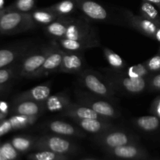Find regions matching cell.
I'll use <instances>...</instances> for the list:
<instances>
[{
  "instance_id": "obj_1",
  "label": "cell",
  "mask_w": 160,
  "mask_h": 160,
  "mask_svg": "<svg viewBox=\"0 0 160 160\" xmlns=\"http://www.w3.org/2000/svg\"><path fill=\"white\" fill-rule=\"evenodd\" d=\"M78 80L88 92L110 102L115 100L117 90L102 73L84 69L78 73Z\"/></svg>"
},
{
  "instance_id": "obj_2",
  "label": "cell",
  "mask_w": 160,
  "mask_h": 160,
  "mask_svg": "<svg viewBox=\"0 0 160 160\" xmlns=\"http://www.w3.org/2000/svg\"><path fill=\"white\" fill-rule=\"evenodd\" d=\"M102 74L115 88L117 92L129 95H138L144 92L148 86V79L133 78L126 76L113 69H102Z\"/></svg>"
},
{
  "instance_id": "obj_3",
  "label": "cell",
  "mask_w": 160,
  "mask_h": 160,
  "mask_svg": "<svg viewBox=\"0 0 160 160\" xmlns=\"http://www.w3.org/2000/svg\"><path fill=\"white\" fill-rule=\"evenodd\" d=\"M75 96L78 103L88 106L93 109L95 112L102 117L112 120L119 118L120 112L110 101L106 98L95 95L90 92L77 90L75 92Z\"/></svg>"
},
{
  "instance_id": "obj_4",
  "label": "cell",
  "mask_w": 160,
  "mask_h": 160,
  "mask_svg": "<svg viewBox=\"0 0 160 160\" xmlns=\"http://www.w3.org/2000/svg\"><path fill=\"white\" fill-rule=\"evenodd\" d=\"M31 13L14 10L5 12L0 16V31L4 33H17L36 28Z\"/></svg>"
},
{
  "instance_id": "obj_5",
  "label": "cell",
  "mask_w": 160,
  "mask_h": 160,
  "mask_svg": "<svg viewBox=\"0 0 160 160\" xmlns=\"http://www.w3.org/2000/svg\"><path fill=\"white\" fill-rule=\"evenodd\" d=\"M65 38L72 40H85V39H98L96 30L90 23L89 19L85 17L78 18L70 17L67 27Z\"/></svg>"
},
{
  "instance_id": "obj_6",
  "label": "cell",
  "mask_w": 160,
  "mask_h": 160,
  "mask_svg": "<svg viewBox=\"0 0 160 160\" xmlns=\"http://www.w3.org/2000/svg\"><path fill=\"white\" fill-rule=\"evenodd\" d=\"M52 48V45L44 46L40 49H34L29 55H26L20 64V74L27 78H34L43 65Z\"/></svg>"
},
{
  "instance_id": "obj_7",
  "label": "cell",
  "mask_w": 160,
  "mask_h": 160,
  "mask_svg": "<svg viewBox=\"0 0 160 160\" xmlns=\"http://www.w3.org/2000/svg\"><path fill=\"white\" fill-rule=\"evenodd\" d=\"M122 14L124 20L130 26L142 33V34H145L147 37L155 39L156 31L160 24L151 21L141 15H135L131 11L128 9H123L122 11Z\"/></svg>"
},
{
  "instance_id": "obj_8",
  "label": "cell",
  "mask_w": 160,
  "mask_h": 160,
  "mask_svg": "<svg viewBox=\"0 0 160 160\" xmlns=\"http://www.w3.org/2000/svg\"><path fill=\"white\" fill-rule=\"evenodd\" d=\"M78 9L84 17L97 22H107L109 20V11L95 0H75Z\"/></svg>"
},
{
  "instance_id": "obj_9",
  "label": "cell",
  "mask_w": 160,
  "mask_h": 160,
  "mask_svg": "<svg viewBox=\"0 0 160 160\" xmlns=\"http://www.w3.org/2000/svg\"><path fill=\"white\" fill-rule=\"evenodd\" d=\"M63 51L62 65L59 72L78 74L84 70V59L83 52Z\"/></svg>"
},
{
  "instance_id": "obj_10",
  "label": "cell",
  "mask_w": 160,
  "mask_h": 160,
  "mask_svg": "<svg viewBox=\"0 0 160 160\" xmlns=\"http://www.w3.org/2000/svg\"><path fill=\"white\" fill-rule=\"evenodd\" d=\"M62 57H63V51L59 47L52 45V48L49 54L48 55L43 65L36 73L34 78H42L52 73L59 72V68L62 65Z\"/></svg>"
},
{
  "instance_id": "obj_11",
  "label": "cell",
  "mask_w": 160,
  "mask_h": 160,
  "mask_svg": "<svg viewBox=\"0 0 160 160\" xmlns=\"http://www.w3.org/2000/svg\"><path fill=\"white\" fill-rule=\"evenodd\" d=\"M52 45L59 47L67 52H83L88 48L100 46L99 39H85V40H72L68 38H60L52 40Z\"/></svg>"
},
{
  "instance_id": "obj_12",
  "label": "cell",
  "mask_w": 160,
  "mask_h": 160,
  "mask_svg": "<svg viewBox=\"0 0 160 160\" xmlns=\"http://www.w3.org/2000/svg\"><path fill=\"white\" fill-rule=\"evenodd\" d=\"M98 140L101 141L106 146L114 148L130 144L132 140V137L126 131L114 130V128H112L106 132L99 134Z\"/></svg>"
},
{
  "instance_id": "obj_13",
  "label": "cell",
  "mask_w": 160,
  "mask_h": 160,
  "mask_svg": "<svg viewBox=\"0 0 160 160\" xmlns=\"http://www.w3.org/2000/svg\"><path fill=\"white\" fill-rule=\"evenodd\" d=\"M37 147L58 154L68 152L72 148L71 142L59 136H45L39 138Z\"/></svg>"
},
{
  "instance_id": "obj_14",
  "label": "cell",
  "mask_w": 160,
  "mask_h": 160,
  "mask_svg": "<svg viewBox=\"0 0 160 160\" xmlns=\"http://www.w3.org/2000/svg\"><path fill=\"white\" fill-rule=\"evenodd\" d=\"M61 115L64 117H70L73 120H81V119H98V120H108V119L102 117L99 114L97 113L93 109H90L88 106L84 105L79 104V103L72 102L65 110L61 112Z\"/></svg>"
},
{
  "instance_id": "obj_15",
  "label": "cell",
  "mask_w": 160,
  "mask_h": 160,
  "mask_svg": "<svg viewBox=\"0 0 160 160\" xmlns=\"http://www.w3.org/2000/svg\"><path fill=\"white\" fill-rule=\"evenodd\" d=\"M78 127L86 132L91 134H102L103 132L114 128L110 121L98 120V119H81L73 120Z\"/></svg>"
},
{
  "instance_id": "obj_16",
  "label": "cell",
  "mask_w": 160,
  "mask_h": 160,
  "mask_svg": "<svg viewBox=\"0 0 160 160\" xmlns=\"http://www.w3.org/2000/svg\"><path fill=\"white\" fill-rule=\"evenodd\" d=\"M51 94V86L49 84L38 85L27 92L22 93L17 98L18 102L23 101H33L44 102Z\"/></svg>"
},
{
  "instance_id": "obj_17",
  "label": "cell",
  "mask_w": 160,
  "mask_h": 160,
  "mask_svg": "<svg viewBox=\"0 0 160 160\" xmlns=\"http://www.w3.org/2000/svg\"><path fill=\"white\" fill-rule=\"evenodd\" d=\"M45 127L48 131L59 135L65 136H82L84 133L70 123H67L62 120H52L48 122Z\"/></svg>"
},
{
  "instance_id": "obj_18",
  "label": "cell",
  "mask_w": 160,
  "mask_h": 160,
  "mask_svg": "<svg viewBox=\"0 0 160 160\" xmlns=\"http://www.w3.org/2000/svg\"><path fill=\"white\" fill-rule=\"evenodd\" d=\"M72 103L67 93L50 95L45 102V111L51 112H62Z\"/></svg>"
},
{
  "instance_id": "obj_19",
  "label": "cell",
  "mask_w": 160,
  "mask_h": 160,
  "mask_svg": "<svg viewBox=\"0 0 160 160\" xmlns=\"http://www.w3.org/2000/svg\"><path fill=\"white\" fill-rule=\"evenodd\" d=\"M45 111V102H37L33 101H23L18 102L15 107L16 115L39 117Z\"/></svg>"
},
{
  "instance_id": "obj_20",
  "label": "cell",
  "mask_w": 160,
  "mask_h": 160,
  "mask_svg": "<svg viewBox=\"0 0 160 160\" xmlns=\"http://www.w3.org/2000/svg\"><path fill=\"white\" fill-rule=\"evenodd\" d=\"M70 17H59L57 20L45 26V33L52 40L65 38Z\"/></svg>"
},
{
  "instance_id": "obj_21",
  "label": "cell",
  "mask_w": 160,
  "mask_h": 160,
  "mask_svg": "<svg viewBox=\"0 0 160 160\" xmlns=\"http://www.w3.org/2000/svg\"><path fill=\"white\" fill-rule=\"evenodd\" d=\"M30 13L36 26H47L59 17L48 7L34 9Z\"/></svg>"
},
{
  "instance_id": "obj_22",
  "label": "cell",
  "mask_w": 160,
  "mask_h": 160,
  "mask_svg": "<svg viewBox=\"0 0 160 160\" xmlns=\"http://www.w3.org/2000/svg\"><path fill=\"white\" fill-rule=\"evenodd\" d=\"M48 8L59 17H70L78 9L75 0H62Z\"/></svg>"
},
{
  "instance_id": "obj_23",
  "label": "cell",
  "mask_w": 160,
  "mask_h": 160,
  "mask_svg": "<svg viewBox=\"0 0 160 160\" xmlns=\"http://www.w3.org/2000/svg\"><path fill=\"white\" fill-rule=\"evenodd\" d=\"M134 124L145 132H152L160 128V119L156 116H144L134 120Z\"/></svg>"
},
{
  "instance_id": "obj_24",
  "label": "cell",
  "mask_w": 160,
  "mask_h": 160,
  "mask_svg": "<svg viewBox=\"0 0 160 160\" xmlns=\"http://www.w3.org/2000/svg\"><path fill=\"white\" fill-rule=\"evenodd\" d=\"M117 71L133 78H146V79H148L149 77L152 74L148 70L145 62L138 64V65L131 66L130 67H127L124 70H117Z\"/></svg>"
},
{
  "instance_id": "obj_25",
  "label": "cell",
  "mask_w": 160,
  "mask_h": 160,
  "mask_svg": "<svg viewBox=\"0 0 160 160\" xmlns=\"http://www.w3.org/2000/svg\"><path fill=\"white\" fill-rule=\"evenodd\" d=\"M103 53H104L105 59H106L112 69L115 70H123L127 68V64L125 61L117 53L112 51L110 48H104Z\"/></svg>"
},
{
  "instance_id": "obj_26",
  "label": "cell",
  "mask_w": 160,
  "mask_h": 160,
  "mask_svg": "<svg viewBox=\"0 0 160 160\" xmlns=\"http://www.w3.org/2000/svg\"><path fill=\"white\" fill-rule=\"evenodd\" d=\"M140 13L141 16L145 18L160 24V13L155 5L148 2L142 1L140 6Z\"/></svg>"
},
{
  "instance_id": "obj_27",
  "label": "cell",
  "mask_w": 160,
  "mask_h": 160,
  "mask_svg": "<svg viewBox=\"0 0 160 160\" xmlns=\"http://www.w3.org/2000/svg\"><path fill=\"white\" fill-rule=\"evenodd\" d=\"M112 149V153L116 156L122 159H134L140 154L139 148L131 144L117 147Z\"/></svg>"
},
{
  "instance_id": "obj_28",
  "label": "cell",
  "mask_w": 160,
  "mask_h": 160,
  "mask_svg": "<svg viewBox=\"0 0 160 160\" xmlns=\"http://www.w3.org/2000/svg\"><path fill=\"white\" fill-rule=\"evenodd\" d=\"M37 0H16L10 6V10L23 13H30L35 9Z\"/></svg>"
},
{
  "instance_id": "obj_29",
  "label": "cell",
  "mask_w": 160,
  "mask_h": 160,
  "mask_svg": "<svg viewBox=\"0 0 160 160\" xmlns=\"http://www.w3.org/2000/svg\"><path fill=\"white\" fill-rule=\"evenodd\" d=\"M20 53L22 52L12 49H0V69L12 63Z\"/></svg>"
},
{
  "instance_id": "obj_30",
  "label": "cell",
  "mask_w": 160,
  "mask_h": 160,
  "mask_svg": "<svg viewBox=\"0 0 160 160\" xmlns=\"http://www.w3.org/2000/svg\"><path fill=\"white\" fill-rule=\"evenodd\" d=\"M11 144L18 151L24 152L31 148L32 145V141L29 138L16 137L12 139Z\"/></svg>"
},
{
  "instance_id": "obj_31",
  "label": "cell",
  "mask_w": 160,
  "mask_h": 160,
  "mask_svg": "<svg viewBox=\"0 0 160 160\" xmlns=\"http://www.w3.org/2000/svg\"><path fill=\"white\" fill-rule=\"evenodd\" d=\"M145 66L152 73L160 72V53L158 52L156 56H152L145 62Z\"/></svg>"
},
{
  "instance_id": "obj_32",
  "label": "cell",
  "mask_w": 160,
  "mask_h": 160,
  "mask_svg": "<svg viewBox=\"0 0 160 160\" xmlns=\"http://www.w3.org/2000/svg\"><path fill=\"white\" fill-rule=\"evenodd\" d=\"M148 89L151 92H160V72L152 73L148 78Z\"/></svg>"
},
{
  "instance_id": "obj_33",
  "label": "cell",
  "mask_w": 160,
  "mask_h": 160,
  "mask_svg": "<svg viewBox=\"0 0 160 160\" xmlns=\"http://www.w3.org/2000/svg\"><path fill=\"white\" fill-rule=\"evenodd\" d=\"M5 156L8 160H14L17 157V149L10 143H5L1 146Z\"/></svg>"
},
{
  "instance_id": "obj_34",
  "label": "cell",
  "mask_w": 160,
  "mask_h": 160,
  "mask_svg": "<svg viewBox=\"0 0 160 160\" xmlns=\"http://www.w3.org/2000/svg\"><path fill=\"white\" fill-rule=\"evenodd\" d=\"M58 159V153L48 150L39 152L34 155V160H56Z\"/></svg>"
},
{
  "instance_id": "obj_35",
  "label": "cell",
  "mask_w": 160,
  "mask_h": 160,
  "mask_svg": "<svg viewBox=\"0 0 160 160\" xmlns=\"http://www.w3.org/2000/svg\"><path fill=\"white\" fill-rule=\"evenodd\" d=\"M150 112L160 119V95L156 97L150 107Z\"/></svg>"
},
{
  "instance_id": "obj_36",
  "label": "cell",
  "mask_w": 160,
  "mask_h": 160,
  "mask_svg": "<svg viewBox=\"0 0 160 160\" xmlns=\"http://www.w3.org/2000/svg\"><path fill=\"white\" fill-rule=\"evenodd\" d=\"M12 71L9 69H0V84L7 82L12 76Z\"/></svg>"
},
{
  "instance_id": "obj_37",
  "label": "cell",
  "mask_w": 160,
  "mask_h": 160,
  "mask_svg": "<svg viewBox=\"0 0 160 160\" xmlns=\"http://www.w3.org/2000/svg\"><path fill=\"white\" fill-rule=\"evenodd\" d=\"M12 125H11L9 120L3 121L2 123H0V137L4 135V134H7V133H9V131H12Z\"/></svg>"
},
{
  "instance_id": "obj_38",
  "label": "cell",
  "mask_w": 160,
  "mask_h": 160,
  "mask_svg": "<svg viewBox=\"0 0 160 160\" xmlns=\"http://www.w3.org/2000/svg\"><path fill=\"white\" fill-rule=\"evenodd\" d=\"M8 109V105L7 103L5 102H0V112L6 113L7 112Z\"/></svg>"
},
{
  "instance_id": "obj_39",
  "label": "cell",
  "mask_w": 160,
  "mask_h": 160,
  "mask_svg": "<svg viewBox=\"0 0 160 160\" xmlns=\"http://www.w3.org/2000/svg\"><path fill=\"white\" fill-rule=\"evenodd\" d=\"M143 1L148 2L152 3V4L155 5V6H156L157 7H159V6H160V0H143Z\"/></svg>"
},
{
  "instance_id": "obj_40",
  "label": "cell",
  "mask_w": 160,
  "mask_h": 160,
  "mask_svg": "<svg viewBox=\"0 0 160 160\" xmlns=\"http://www.w3.org/2000/svg\"><path fill=\"white\" fill-rule=\"evenodd\" d=\"M0 160H8L7 158L5 156L4 153H3L2 150L1 148V146H0Z\"/></svg>"
},
{
  "instance_id": "obj_41",
  "label": "cell",
  "mask_w": 160,
  "mask_h": 160,
  "mask_svg": "<svg viewBox=\"0 0 160 160\" xmlns=\"http://www.w3.org/2000/svg\"><path fill=\"white\" fill-rule=\"evenodd\" d=\"M3 118H4V115H3V112H0V120H1V119H3Z\"/></svg>"
},
{
  "instance_id": "obj_42",
  "label": "cell",
  "mask_w": 160,
  "mask_h": 160,
  "mask_svg": "<svg viewBox=\"0 0 160 160\" xmlns=\"http://www.w3.org/2000/svg\"><path fill=\"white\" fill-rule=\"evenodd\" d=\"M3 4V0H0V7H2Z\"/></svg>"
},
{
  "instance_id": "obj_43",
  "label": "cell",
  "mask_w": 160,
  "mask_h": 160,
  "mask_svg": "<svg viewBox=\"0 0 160 160\" xmlns=\"http://www.w3.org/2000/svg\"><path fill=\"white\" fill-rule=\"evenodd\" d=\"M159 52V53H160V43H159V52Z\"/></svg>"
},
{
  "instance_id": "obj_44",
  "label": "cell",
  "mask_w": 160,
  "mask_h": 160,
  "mask_svg": "<svg viewBox=\"0 0 160 160\" xmlns=\"http://www.w3.org/2000/svg\"><path fill=\"white\" fill-rule=\"evenodd\" d=\"M158 8H159V10H160V6H159V7H158Z\"/></svg>"
}]
</instances>
